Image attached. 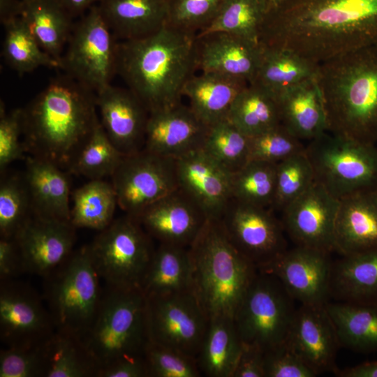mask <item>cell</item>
Here are the masks:
<instances>
[{"label": "cell", "instance_id": "cell-19", "mask_svg": "<svg viewBox=\"0 0 377 377\" xmlns=\"http://www.w3.org/2000/svg\"><path fill=\"white\" fill-rule=\"evenodd\" d=\"M209 126L182 103L149 112L143 149L175 159L202 149Z\"/></svg>", "mask_w": 377, "mask_h": 377}, {"label": "cell", "instance_id": "cell-9", "mask_svg": "<svg viewBox=\"0 0 377 377\" xmlns=\"http://www.w3.org/2000/svg\"><path fill=\"white\" fill-rule=\"evenodd\" d=\"M151 238L140 223L128 214L99 231L89 247L106 286L140 288L155 251Z\"/></svg>", "mask_w": 377, "mask_h": 377}, {"label": "cell", "instance_id": "cell-41", "mask_svg": "<svg viewBox=\"0 0 377 377\" xmlns=\"http://www.w3.org/2000/svg\"><path fill=\"white\" fill-rule=\"evenodd\" d=\"M124 155L112 144L100 120L67 172L89 180L112 177Z\"/></svg>", "mask_w": 377, "mask_h": 377}, {"label": "cell", "instance_id": "cell-39", "mask_svg": "<svg viewBox=\"0 0 377 377\" xmlns=\"http://www.w3.org/2000/svg\"><path fill=\"white\" fill-rule=\"evenodd\" d=\"M2 24L5 29L2 55L19 75L40 66L59 69V63L42 49L22 17Z\"/></svg>", "mask_w": 377, "mask_h": 377}, {"label": "cell", "instance_id": "cell-55", "mask_svg": "<svg viewBox=\"0 0 377 377\" xmlns=\"http://www.w3.org/2000/svg\"><path fill=\"white\" fill-rule=\"evenodd\" d=\"M334 374L339 377H377V360L362 362L342 370L337 369Z\"/></svg>", "mask_w": 377, "mask_h": 377}, {"label": "cell", "instance_id": "cell-44", "mask_svg": "<svg viewBox=\"0 0 377 377\" xmlns=\"http://www.w3.org/2000/svg\"><path fill=\"white\" fill-rule=\"evenodd\" d=\"M34 216L27 187L22 175L1 179L0 184V236L14 239Z\"/></svg>", "mask_w": 377, "mask_h": 377}, {"label": "cell", "instance_id": "cell-48", "mask_svg": "<svg viewBox=\"0 0 377 377\" xmlns=\"http://www.w3.org/2000/svg\"><path fill=\"white\" fill-rule=\"evenodd\" d=\"M224 0H169L168 24L198 34L214 19Z\"/></svg>", "mask_w": 377, "mask_h": 377}, {"label": "cell", "instance_id": "cell-14", "mask_svg": "<svg viewBox=\"0 0 377 377\" xmlns=\"http://www.w3.org/2000/svg\"><path fill=\"white\" fill-rule=\"evenodd\" d=\"M219 220L232 245L257 269L287 250L281 221L269 208L231 198Z\"/></svg>", "mask_w": 377, "mask_h": 377}, {"label": "cell", "instance_id": "cell-21", "mask_svg": "<svg viewBox=\"0 0 377 377\" xmlns=\"http://www.w3.org/2000/svg\"><path fill=\"white\" fill-rule=\"evenodd\" d=\"M286 341L317 375L338 369L335 360L341 346L325 305L296 309Z\"/></svg>", "mask_w": 377, "mask_h": 377}, {"label": "cell", "instance_id": "cell-13", "mask_svg": "<svg viewBox=\"0 0 377 377\" xmlns=\"http://www.w3.org/2000/svg\"><path fill=\"white\" fill-rule=\"evenodd\" d=\"M111 179L118 206L135 219L149 205L179 188L176 159L145 149L125 156Z\"/></svg>", "mask_w": 377, "mask_h": 377}, {"label": "cell", "instance_id": "cell-16", "mask_svg": "<svg viewBox=\"0 0 377 377\" xmlns=\"http://www.w3.org/2000/svg\"><path fill=\"white\" fill-rule=\"evenodd\" d=\"M332 265L329 252L296 246L258 269L276 276L301 304L325 305L331 298Z\"/></svg>", "mask_w": 377, "mask_h": 377}, {"label": "cell", "instance_id": "cell-28", "mask_svg": "<svg viewBox=\"0 0 377 377\" xmlns=\"http://www.w3.org/2000/svg\"><path fill=\"white\" fill-rule=\"evenodd\" d=\"M249 84L239 77L200 71L187 81L183 96L197 117L210 126L228 119L233 101Z\"/></svg>", "mask_w": 377, "mask_h": 377}, {"label": "cell", "instance_id": "cell-20", "mask_svg": "<svg viewBox=\"0 0 377 377\" xmlns=\"http://www.w3.org/2000/svg\"><path fill=\"white\" fill-rule=\"evenodd\" d=\"M100 122L124 156L143 149L149 112L128 89L110 84L96 93Z\"/></svg>", "mask_w": 377, "mask_h": 377}, {"label": "cell", "instance_id": "cell-56", "mask_svg": "<svg viewBox=\"0 0 377 377\" xmlns=\"http://www.w3.org/2000/svg\"><path fill=\"white\" fill-rule=\"evenodd\" d=\"M22 13V0H0V20L1 24L21 17Z\"/></svg>", "mask_w": 377, "mask_h": 377}, {"label": "cell", "instance_id": "cell-27", "mask_svg": "<svg viewBox=\"0 0 377 377\" xmlns=\"http://www.w3.org/2000/svg\"><path fill=\"white\" fill-rule=\"evenodd\" d=\"M281 124L297 139L312 140L327 131L323 100L316 77L276 96Z\"/></svg>", "mask_w": 377, "mask_h": 377}, {"label": "cell", "instance_id": "cell-34", "mask_svg": "<svg viewBox=\"0 0 377 377\" xmlns=\"http://www.w3.org/2000/svg\"><path fill=\"white\" fill-rule=\"evenodd\" d=\"M325 306L341 346L363 353L377 351V304L328 302Z\"/></svg>", "mask_w": 377, "mask_h": 377}, {"label": "cell", "instance_id": "cell-36", "mask_svg": "<svg viewBox=\"0 0 377 377\" xmlns=\"http://www.w3.org/2000/svg\"><path fill=\"white\" fill-rule=\"evenodd\" d=\"M45 377H96L98 368L81 339L55 330L42 343Z\"/></svg>", "mask_w": 377, "mask_h": 377}, {"label": "cell", "instance_id": "cell-15", "mask_svg": "<svg viewBox=\"0 0 377 377\" xmlns=\"http://www.w3.org/2000/svg\"><path fill=\"white\" fill-rule=\"evenodd\" d=\"M55 330L36 290L15 279L0 281V339L6 347L41 345Z\"/></svg>", "mask_w": 377, "mask_h": 377}, {"label": "cell", "instance_id": "cell-32", "mask_svg": "<svg viewBox=\"0 0 377 377\" xmlns=\"http://www.w3.org/2000/svg\"><path fill=\"white\" fill-rule=\"evenodd\" d=\"M242 346L232 318H209L196 356L201 374L208 377H232Z\"/></svg>", "mask_w": 377, "mask_h": 377}, {"label": "cell", "instance_id": "cell-30", "mask_svg": "<svg viewBox=\"0 0 377 377\" xmlns=\"http://www.w3.org/2000/svg\"><path fill=\"white\" fill-rule=\"evenodd\" d=\"M330 297L337 302L377 304V248L333 262Z\"/></svg>", "mask_w": 377, "mask_h": 377}, {"label": "cell", "instance_id": "cell-50", "mask_svg": "<svg viewBox=\"0 0 377 377\" xmlns=\"http://www.w3.org/2000/svg\"><path fill=\"white\" fill-rule=\"evenodd\" d=\"M0 377H45L42 344L1 349Z\"/></svg>", "mask_w": 377, "mask_h": 377}, {"label": "cell", "instance_id": "cell-58", "mask_svg": "<svg viewBox=\"0 0 377 377\" xmlns=\"http://www.w3.org/2000/svg\"><path fill=\"white\" fill-rule=\"evenodd\" d=\"M266 1L268 3L269 10H270L280 6L281 5H282L283 3H284L288 0H266Z\"/></svg>", "mask_w": 377, "mask_h": 377}, {"label": "cell", "instance_id": "cell-7", "mask_svg": "<svg viewBox=\"0 0 377 377\" xmlns=\"http://www.w3.org/2000/svg\"><path fill=\"white\" fill-rule=\"evenodd\" d=\"M43 279V298L56 330L82 339L96 316L103 293L89 244L74 250Z\"/></svg>", "mask_w": 377, "mask_h": 377}, {"label": "cell", "instance_id": "cell-5", "mask_svg": "<svg viewBox=\"0 0 377 377\" xmlns=\"http://www.w3.org/2000/svg\"><path fill=\"white\" fill-rule=\"evenodd\" d=\"M188 250L192 291L209 319L233 318L257 274L256 266L232 245L219 219H208Z\"/></svg>", "mask_w": 377, "mask_h": 377}, {"label": "cell", "instance_id": "cell-53", "mask_svg": "<svg viewBox=\"0 0 377 377\" xmlns=\"http://www.w3.org/2000/svg\"><path fill=\"white\" fill-rule=\"evenodd\" d=\"M97 377H148L145 356L120 359L99 370Z\"/></svg>", "mask_w": 377, "mask_h": 377}, {"label": "cell", "instance_id": "cell-3", "mask_svg": "<svg viewBox=\"0 0 377 377\" xmlns=\"http://www.w3.org/2000/svg\"><path fill=\"white\" fill-rule=\"evenodd\" d=\"M196 35L166 25L117 43V74L149 112L182 103L184 86L198 71Z\"/></svg>", "mask_w": 377, "mask_h": 377}, {"label": "cell", "instance_id": "cell-12", "mask_svg": "<svg viewBox=\"0 0 377 377\" xmlns=\"http://www.w3.org/2000/svg\"><path fill=\"white\" fill-rule=\"evenodd\" d=\"M145 297L149 341L196 357L209 319L193 292Z\"/></svg>", "mask_w": 377, "mask_h": 377}, {"label": "cell", "instance_id": "cell-37", "mask_svg": "<svg viewBox=\"0 0 377 377\" xmlns=\"http://www.w3.org/2000/svg\"><path fill=\"white\" fill-rule=\"evenodd\" d=\"M70 222L75 228L101 231L113 221L118 201L112 182L92 179L72 193Z\"/></svg>", "mask_w": 377, "mask_h": 377}, {"label": "cell", "instance_id": "cell-22", "mask_svg": "<svg viewBox=\"0 0 377 377\" xmlns=\"http://www.w3.org/2000/svg\"><path fill=\"white\" fill-rule=\"evenodd\" d=\"M136 219L160 243L188 248L208 218L179 188L149 205Z\"/></svg>", "mask_w": 377, "mask_h": 377}, {"label": "cell", "instance_id": "cell-38", "mask_svg": "<svg viewBox=\"0 0 377 377\" xmlns=\"http://www.w3.org/2000/svg\"><path fill=\"white\" fill-rule=\"evenodd\" d=\"M228 119L248 137L281 124L276 97L255 84H249L237 96Z\"/></svg>", "mask_w": 377, "mask_h": 377}, {"label": "cell", "instance_id": "cell-51", "mask_svg": "<svg viewBox=\"0 0 377 377\" xmlns=\"http://www.w3.org/2000/svg\"><path fill=\"white\" fill-rule=\"evenodd\" d=\"M265 377H314L317 374L286 341L265 352Z\"/></svg>", "mask_w": 377, "mask_h": 377}, {"label": "cell", "instance_id": "cell-2", "mask_svg": "<svg viewBox=\"0 0 377 377\" xmlns=\"http://www.w3.org/2000/svg\"><path fill=\"white\" fill-rule=\"evenodd\" d=\"M96 93L66 74L54 78L22 111L27 154L68 170L99 122Z\"/></svg>", "mask_w": 377, "mask_h": 377}, {"label": "cell", "instance_id": "cell-57", "mask_svg": "<svg viewBox=\"0 0 377 377\" xmlns=\"http://www.w3.org/2000/svg\"><path fill=\"white\" fill-rule=\"evenodd\" d=\"M58 3L72 17H75L89 10L96 2L102 0H56Z\"/></svg>", "mask_w": 377, "mask_h": 377}, {"label": "cell", "instance_id": "cell-49", "mask_svg": "<svg viewBox=\"0 0 377 377\" xmlns=\"http://www.w3.org/2000/svg\"><path fill=\"white\" fill-rule=\"evenodd\" d=\"M23 142L22 108L9 112L1 102L0 108V171L3 173L13 162L27 158Z\"/></svg>", "mask_w": 377, "mask_h": 377}, {"label": "cell", "instance_id": "cell-54", "mask_svg": "<svg viewBox=\"0 0 377 377\" xmlns=\"http://www.w3.org/2000/svg\"><path fill=\"white\" fill-rule=\"evenodd\" d=\"M23 274L22 263L14 239H0V281L15 279Z\"/></svg>", "mask_w": 377, "mask_h": 377}, {"label": "cell", "instance_id": "cell-26", "mask_svg": "<svg viewBox=\"0 0 377 377\" xmlns=\"http://www.w3.org/2000/svg\"><path fill=\"white\" fill-rule=\"evenodd\" d=\"M69 174L50 161L29 155L27 156L22 175L34 216L70 222Z\"/></svg>", "mask_w": 377, "mask_h": 377}, {"label": "cell", "instance_id": "cell-52", "mask_svg": "<svg viewBox=\"0 0 377 377\" xmlns=\"http://www.w3.org/2000/svg\"><path fill=\"white\" fill-rule=\"evenodd\" d=\"M264 355L261 348L242 343L232 377H265Z\"/></svg>", "mask_w": 377, "mask_h": 377}, {"label": "cell", "instance_id": "cell-6", "mask_svg": "<svg viewBox=\"0 0 377 377\" xmlns=\"http://www.w3.org/2000/svg\"><path fill=\"white\" fill-rule=\"evenodd\" d=\"M82 341L98 372L120 359L144 356L149 339L146 297L141 289L105 285L96 316Z\"/></svg>", "mask_w": 377, "mask_h": 377}, {"label": "cell", "instance_id": "cell-8", "mask_svg": "<svg viewBox=\"0 0 377 377\" xmlns=\"http://www.w3.org/2000/svg\"><path fill=\"white\" fill-rule=\"evenodd\" d=\"M305 152L315 180L339 200L377 189L376 145L327 131L311 140Z\"/></svg>", "mask_w": 377, "mask_h": 377}, {"label": "cell", "instance_id": "cell-11", "mask_svg": "<svg viewBox=\"0 0 377 377\" xmlns=\"http://www.w3.org/2000/svg\"><path fill=\"white\" fill-rule=\"evenodd\" d=\"M115 38L98 6H92L73 25L59 69L97 93L117 74Z\"/></svg>", "mask_w": 377, "mask_h": 377}, {"label": "cell", "instance_id": "cell-40", "mask_svg": "<svg viewBox=\"0 0 377 377\" xmlns=\"http://www.w3.org/2000/svg\"><path fill=\"white\" fill-rule=\"evenodd\" d=\"M269 11L266 0H224L214 19L197 35L225 31L260 43V30Z\"/></svg>", "mask_w": 377, "mask_h": 377}, {"label": "cell", "instance_id": "cell-45", "mask_svg": "<svg viewBox=\"0 0 377 377\" xmlns=\"http://www.w3.org/2000/svg\"><path fill=\"white\" fill-rule=\"evenodd\" d=\"M315 181L305 150L279 162L276 164L275 195L271 209L281 212Z\"/></svg>", "mask_w": 377, "mask_h": 377}, {"label": "cell", "instance_id": "cell-23", "mask_svg": "<svg viewBox=\"0 0 377 377\" xmlns=\"http://www.w3.org/2000/svg\"><path fill=\"white\" fill-rule=\"evenodd\" d=\"M263 51L260 43L225 31L196 35L198 71L239 77L249 84L256 77Z\"/></svg>", "mask_w": 377, "mask_h": 377}, {"label": "cell", "instance_id": "cell-17", "mask_svg": "<svg viewBox=\"0 0 377 377\" xmlns=\"http://www.w3.org/2000/svg\"><path fill=\"white\" fill-rule=\"evenodd\" d=\"M339 200L315 181L282 211L281 223L296 246L334 251Z\"/></svg>", "mask_w": 377, "mask_h": 377}, {"label": "cell", "instance_id": "cell-42", "mask_svg": "<svg viewBox=\"0 0 377 377\" xmlns=\"http://www.w3.org/2000/svg\"><path fill=\"white\" fill-rule=\"evenodd\" d=\"M276 164L249 161L232 174L231 197L241 202L271 209L276 187Z\"/></svg>", "mask_w": 377, "mask_h": 377}, {"label": "cell", "instance_id": "cell-33", "mask_svg": "<svg viewBox=\"0 0 377 377\" xmlns=\"http://www.w3.org/2000/svg\"><path fill=\"white\" fill-rule=\"evenodd\" d=\"M22 2L21 17L42 49L59 63L73 28V17L56 0Z\"/></svg>", "mask_w": 377, "mask_h": 377}, {"label": "cell", "instance_id": "cell-18", "mask_svg": "<svg viewBox=\"0 0 377 377\" xmlns=\"http://www.w3.org/2000/svg\"><path fill=\"white\" fill-rule=\"evenodd\" d=\"M76 229L70 222L33 216L14 239L23 273L44 278L74 251Z\"/></svg>", "mask_w": 377, "mask_h": 377}, {"label": "cell", "instance_id": "cell-10", "mask_svg": "<svg viewBox=\"0 0 377 377\" xmlns=\"http://www.w3.org/2000/svg\"><path fill=\"white\" fill-rule=\"evenodd\" d=\"M293 301L276 276L258 269L233 318L242 342L265 352L285 342L296 311Z\"/></svg>", "mask_w": 377, "mask_h": 377}, {"label": "cell", "instance_id": "cell-31", "mask_svg": "<svg viewBox=\"0 0 377 377\" xmlns=\"http://www.w3.org/2000/svg\"><path fill=\"white\" fill-rule=\"evenodd\" d=\"M192 286L193 266L188 248L160 243L140 286L144 295L192 290Z\"/></svg>", "mask_w": 377, "mask_h": 377}, {"label": "cell", "instance_id": "cell-29", "mask_svg": "<svg viewBox=\"0 0 377 377\" xmlns=\"http://www.w3.org/2000/svg\"><path fill=\"white\" fill-rule=\"evenodd\" d=\"M100 10L115 38H142L168 24L169 0H102Z\"/></svg>", "mask_w": 377, "mask_h": 377}, {"label": "cell", "instance_id": "cell-35", "mask_svg": "<svg viewBox=\"0 0 377 377\" xmlns=\"http://www.w3.org/2000/svg\"><path fill=\"white\" fill-rule=\"evenodd\" d=\"M263 47L260 66L250 84H257L276 97L288 88L316 77L319 64L288 50Z\"/></svg>", "mask_w": 377, "mask_h": 377}, {"label": "cell", "instance_id": "cell-4", "mask_svg": "<svg viewBox=\"0 0 377 377\" xmlns=\"http://www.w3.org/2000/svg\"><path fill=\"white\" fill-rule=\"evenodd\" d=\"M316 81L326 112L327 131L377 142V45L319 64Z\"/></svg>", "mask_w": 377, "mask_h": 377}, {"label": "cell", "instance_id": "cell-46", "mask_svg": "<svg viewBox=\"0 0 377 377\" xmlns=\"http://www.w3.org/2000/svg\"><path fill=\"white\" fill-rule=\"evenodd\" d=\"M148 377H199L196 357L161 344L148 341L144 353Z\"/></svg>", "mask_w": 377, "mask_h": 377}, {"label": "cell", "instance_id": "cell-25", "mask_svg": "<svg viewBox=\"0 0 377 377\" xmlns=\"http://www.w3.org/2000/svg\"><path fill=\"white\" fill-rule=\"evenodd\" d=\"M377 248V189L339 200L334 251L347 256Z\"/></svg>", "mask_w": 377, "mask_h": 377}, {"label": "cell", "instance_id": "cell-47", "mask_svg": "<svg viewBox=\"0 0 377 377\" xmlns=\"http://www.w3.org/2000/svg\"><path fill=\"white\" fill-rule=\"evenodd\" d=\"M249 161L277 164L305 150L301 140L281 124L258 135L249 137Z\"/></svg>", "mask_w": 377, "mask_h": 377}, {"label": "cell", "instance_id": "cell-43", "mask_svg": "<svg viewBox=\"0 0 377 377\" xmlns=\"http://www.w3.org/2000/svg\"><path fill=\"white\" fill-rule=\"evenodd\" d=\"M202 150L233 174L249 161V137L226 119L209 126Z\"/></svg>", "mask_w": 377, "mask_h": 377}, {"label": "cell", "instance_id": "cell-1", "mask_svg": "<svg viewBox=\"0 0 377 377\" xmlns=\"http://www.w3.org/2000/svg\"><path fill=\"white\" fill-rule=\"evenodd\" d=\"M259 42L318 64L377 45V0H288L269 11Z\"/></svg>", "mask_w": 377, "mask_h": 377}, {"label": "cell", "instance_id": "cell-24", "mask_svg": "<svg viewBox=\"0 0 377 377\" xmlns=\"http://www.w3.org/2000/svg\"><path fill=\"white\" fill-rule=\"evenodd\" d=\"M179 188L208 219H219L231 200V177L202 149L176 159Z\"/></svg>", "mask_w": 377, "mask_h": 377}]
</instances>
